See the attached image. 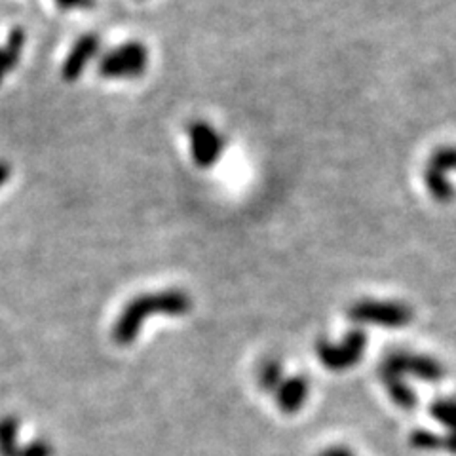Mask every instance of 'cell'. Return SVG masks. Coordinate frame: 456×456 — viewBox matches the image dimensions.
Returning <instances> with one entry per match:
<instances>
[{"label": "cell", "mask_w": 456, "mask_h": 456, "mask_svg": "<svg viewBox=\"0 0 456 456\" xmlns=\"http://www.w3.org/2000/svg\"><path fill=\"white\" fill-rule=\"evenodd\" d=\"M444 365L432 355L409 350L390 352L379 367V379L384 390L402 409L415 407L417 382H437L444 379Z\"/></svg>", "instance_id": "6da1fadb"}, {"label": "cell", "mask_w": 456, "mask_h": 456, "mask_svg": "<svg viewBox=\"0 0 456 456\" xmlns=\"http://www.w3.org/2000/svg\"><path fill=\"white\" fill-rule=\"evenodd\" d=\"M192 310V298L183 289H164L142 293L132 298L112 327V338L117 345L127 346L139 337L142 325L151 316H187Z\"/></svg>", "instance_id": "7a4b0ae2"}, {"label": "cell", "mask_w": 456, "mask_h": 456, "mask_svg": "<svg viewBox=\"0 0 456 456\" xmlns=\"http://www.w3.org/2000/svg\"><path fill=\"white\" fill-rule=\"evenodd\" d=\"M256 382L265 394L274 399L276 407L285 415L301 412L310 399V382L306 377L288 373L283 362L266 358L256 369Z\"/></svg>", "instance_id": "3957f363"}, {"label": "cell", "mask_w": 456, "mask_h": 456, "mask_svg": "<svg viewBox=\"0 0 456 456\" xmlns=\"http://www.w3.org/2000/svg\"><path fill=\"white\" fill-rule=\"evenodd\" d=\"M348 318L358 325H373L382 330H402L412 323L415 312L403 301L392 298H360L348 308Z\"/></svg>", "instance_id": "277c9868"}, {"label": "cell", "mask_w": 456, "mask_h": 456, "mask_svg": "<svg viewBox=\"0 0 456 456\" xmlns=\"http://www.w3.org/2000/svg\"><path fill=\"white\" fill-rule=\"evenodd\" d=\"M149 67V50L139 40H127L110 48L97 61V73L107 80H135Z\"/></svg>", "instance_id": "5b68a950"}, {"label": "cell", "mask_w": 456, "mask_h": 456, "mask_svg": "<svg viewBox=\"0 0 456 456\" xmlns=\"http://www.w3.org/2000/svg\"><path fill=\"white\" fill-rule=\"evenodd\" d=\"M367 348V335L362 330L348 331L340 340L322 338L318 340L316 354L322 365L335 373H342L358 365Z\"/></svg>", "instance_id": "8992f818"}, {"label": "cell", "mask_w": 456, "mask_h": 456, "mask_svg": "<svg viewBox=\"0 0 456 456\" xmlns=\"http://www.w3.org/2000/svg\"><path fill=\"white\" fill-rule=\"evenodd\" d=\"M456 171V145H445L434 151L424 166V187L437 204H451L454 200V184L449 174Z\"/></svg>", "instance_id": "52a82bcc"}, {"label": "cell", "mask_w": 456, "mask_h": 456, "mask_svg": "<svg viewBox=\"0 0 456 456\" xmlns=\"http://www.w3.org/2000/svg\"><path fill=\"white\" fill-rule=\"evenodd\" d=\"M189 145L192 162L200 169H211L223 159L226 141L213 124L194 120L189 126Z\"/></svg>", "instance_id": "ba28073f"}, {"label": "cell", "mask_w": 456, "mask_h": 456, "mask_svg": "<svg viewBox=\"0 0 456 456\" xmlns=\"http://www.w3.org/2000/svg\"><path fill=\"white\" fill-rule=\"evenodd\" d=\"M20 420L16 417L0 419V456H53V447L46 439L20 444Z\"/></svg>", "instance_id": "9c48e42d"}, {"label": "cell", "mask_w": 456, "mask_h": 456, "mask_svg": "<svg viewBox=\"0 0 456 456\" xmlns=\"http://www.w3.org/2000/svg\"><path fill=\"white\" fill-rule=\"evenodd\" d=\"M102 50V38L95 33H84L70 46L65 61L61 65V77L65 82H77L84 75V70L99 55Z\"/></svg>", "instance_id": "30bf717a"}, {"label": "cell", "mask_w": 456, "mask_h": 456, "mask_svg": "<svg viewBox=\"0 0 456 456\" xmlns=\"http://www.w3.org/2000/svg\"><path fill=\"white\" fill-rule=\"evenodd\" d=\"M25 31L21 27H13L4 46H0V84L20 65V60L25 50Z\"/></svg>", "instance_id": "8fae6325"}, {"label": "cell", "mask_w": 456, "mask_h": 456, "mask_svg": "<svg viewBox=\"0 0 456 456\" xmlns=\"http://www.w3.org/2000/svg\"><path fill=\"white\" fill-rule=\"evenodd\" d=\"M434 417L439 424H444L449 430V441L445 444L447 451L456 452V402L454 399H444V402H437L432 409Z\"/></svg>", "instance_id": "7c38bea8"}, {"label": "cell", "mask_w": 456, "mask_h": 456, "mask_svg": "<svg viewBox=\"0 0 456 456\" xmlns=\"http://www.w3.org/2000/svg\"><path fill=\"white\" fill-rule=\"evenodd\" d=\"M57 8L65 12L69 10H90L95 6V0H55Z\"/></svg>", "instance_id": "4fadbf2b"}, {"label": "cell", "mask_w": 456, "mask_h": 456, "mask_svg": "<svg viewBox=\"0 0 456 456\" xmlns=\"http://www.w3.org/2000/svg\"><path fill=\"white\" fill-rule=\"evenodd\" d=\"M318 456H360V454L346 445H330L325 447Z\"/></svg>", "instance_id": "5bb4252c"}, {"label": "cell", "mask_w": 456, "mask_h": 456, "mask_svg": "<svg viewBox=\"0 0 456 456\" xmlns=\"http://www.w3.org/2000/svg\"><path fill=\"white\" fill-rule=\"evenodd\" d=\"M12 177V166L6 160H0V189L10 181Z\"/></svg>", "instance_id": "9a60e30c"}]
</instances>
